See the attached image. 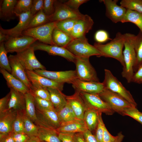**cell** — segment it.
I'll use <instances>...</instances> for the list:
<instances>
[{
    "mask_svg": "<svg viewBox=\"0 0 142 142\" xmlns=\"http://www.w3.org/2000/svg\"><path fill=\"white\" fill-rule=\"evenodd\" d=\"M125 36L120 32H117L115 38L105 44L95 43L94 45L99 51L102 56L111 58L118 60L125 66L123 49L124 46Z\"/></svg>",
    "mask_w": 142,
    "mask_h": 142,
    "instance_id": "6da1fadb",
    "label": "cell"
},
{
    "mask_svg": "<svg viewBox=\"0 0 142 142\" xmlns=\"http://www.w3.org/2000/svg\"><path fill=\"white\" fill-rule=\"evenodd\" d=\"M125 36L124 50L123 52L125 66L123 68L121 74L128 83L131 82L134 73L133 68L136 60V55L135 49L136 36L126 33Z\"/></svg>",
    "mask_w": 142,
    "mask_h": 142,
    "instance_id": "7a4b0ae2",
    "label": "cell"
},
{
    "mask_svg": "<svg viewBox=\"0 0 142 142\" xmlns=\"http://www.w3.org/2000/svg\"><path fill=\"white\" fill-rule=\"evenodd\" d=\"M65 48L76 57L89 58L93 56H102L97 48L89 43L86 37L73 39Z\"/></svg>",
    "mask_w": 142,
    "mask_h": 142,
    "instance_id": "3957f363",
    "label": "cell"
},
{
    "mask_svg": "<svg viewBox=\"0 0 142 142\" xmlns=\"http://www.w3.org/2000/svg\"><path fill=\"white\" fill-rule=\"evenodd\" d=\"M104 72V79L102 83L105 88L120 95L133 107L136 108L137 104L130 92L126 89L110 70L105 69Z\"/></svg>",
    "mask_w": 142,
    "mask_h": 142,
    "instance_id": "277c9868",
    "label": "cell"
},
{
    "mask_svg": "<svg viewBox=\"0 0 142 142\" xmlns=\"http://www.w3.org/2000/svg\"><path fill=\"white\" fill-rule=\"evenodd\" d=\"M56 22H50L37 27L26 29L23 35L29 36L39 40L42 43L55 45L52 39L54 30L56 28Z\"/></svg>",
    "mask_w": 142,
    "mask_h": 142,
    "instance_id": "5b68a950",
    "label": "cell"
},
{
    "mask_svg": "<svg viewBox=\"0 0 142 142\" xmlns=\"http://www.w3.org/2000/svg\"><path fill=\"white\" fill-rule=\"evenodd\" d=\"M98 94L103 100L108 104L115 112L122 115L125 110L134 107L123 97L108 89L105 88Z\"/></svg>",
    "mask_w": 142,
    "mask_h": 142,
    "instance_id": "8992f818",
    "label": "cell"
},
{
    "mask_svg": "<svg viewBox=\"0 0 142 142\" xmlns=\"http://www.w3.org/2000/svg\"><path fill=\"white\" fill-rule=\"evenodd\" d=\"M74 63L78 79L85 81L99 82L96 72L90 62L89 58L76 57Z\"/></svg>",
    "mask_w": 142,
    "mask_h": 142,
    "instance_id": "52a82bcc",
    "label": "cell"
},
{
    "mask_svg": "<svg viewBox=\"0 0 142 142\" xmlns=\"http://www.w3.org/2000/svg\"><path fill=\"white\" fill-rule=\"evenodd\" d=\"M79 92L87 109H93L108 115H111L115 112L108 104L103 100L98 94Z\"/></svg>",
    "mask_w": 142,
    "mask_h": 142,
    "instance_id": "ba28073f",
    "label": "cell"
},
{
    "mask_svg": "<svg viewBox=\"0 0 142 142\" xmlns=\"http://www.w3.org/2000/svg\"><path fill=\"white\" fill-rule=\"evenodd\" d=\"M37 125L56 130L61 124L57 112L54 109L40 110L36 109Z\"/></svg>",
    "mask_w": 142,
    "mask_h": 142,
    "instance_id": "9c48e42d",
    "label": "cell"
},
{
    "mask_svg": "<svg viewBox=\"0 0 142 142\" xmlns=\"http://www.w3.org/2000/svg\"><path fill=\"white\" fill-rule=\"evenodd\" d=\"M34 71L39 75L60 83L72 84L75 80L78 78L75 70L53 71L45 69H37Z\"/></svg>",
    "mask_w": 142,
    "mask_h": 142,
    "instance_id": "30bf717a",
    "label": "cell"
},
{
    "mask_svg": "<svg viewBox=\"0 0 142 142\" xmlns=\"http://www.w3.org/2000/svg\"><path fill=\"white\" fill-rule=\"evenodd\" d=\"M37 39L32 37L23 35L18 37H10L4 42L5 49L8 53L22 52L33 44Z\"/></svg>",
    "mask_w": 142,
    "mask_h": 142,
    "instance_id": "8fae6325",
    "label": "cell"
},
{
    "mask_svg": "<svg viewBox=\"0 0 142 142\" xmlns=\"http://www.w3.org/2000/svg\"><path fill=\"white\" fill-rule=\"evenodd\" d=\"M34 51L31 46L22 52L17 53V57L26 71H34L37 69H46L37 59Z\"/></svg>",
    "mask_w": 142,
    "mask_h": 142,
    "instance_id": "7c38bea8",
    "label": "cell"
},
{
    "mask_svg": "<svg viewBox=\"0 0 142 142\" xmlns=\"http://www.w3.org/2000/svg\"><path fill=\"white\" fill-rule=\"evenodd\" d=\"M54 5V13L49 17L50 22L60 21L69 18H79L83 14L79 10L71 8L64 2L55 0Z\"/></svg>",
    "mask_w": 142,
    "mask_h": 142,
    "instance_id": "4fadbf2b",
    "label": "cell"
},
{
    "mask_svg": "<svg viewBox=\"0 0 142 142\" xmlns=\"http://www.w3.org/2000/svg\"><path fill=\"white\" fill-rule=\"evenodd\" d=\"M34 50L45 51L49 54L62 57L68 61L74 63L76 57L65 47L42 43H34L31 45Z\"/></svg>",
    "mask_w": 142,
    "mask_h": 142,
    "instance_id": "5bb4252c",
    "label": "cell"
},
{
    "mask_svg": "<svg viewBox=\"0 0 142 142\" xmlns=\"http://www.w3.org/2000/svg\"><path fill=\"white\" fill-rule=\"evenodd\" d=\"M106 9V16L113 22H122L127 9L120 5H118L117 0H102Z\"/></svg>",
    "mask_w": 142,
    "mask_h": 142,
    "instance_id": "9a60e30c",
    "label": "cell"
},
{
    "mask_svg": "<svg viewBox=\"0 0 142 142\" xmlns=\"http://www.w3.org/2000/svg\"><path fill=\"white\" fill-rule=\"evenodd\" d=\"M94 23V21L90 16L83 14L75 23L71 36L73 39L86 37L85 34L92 29Z\"/></svg>",
    "mask_w": 142,
    "mask_h": 142,
    "instance_id": "2e32d148",
    "label": "cell"
},
{
    "mask_svg": "<svg viewBox=\"0 0 142 142\" xmlns=\"http://www.w3.org/2000/svg\"><path fill=\"white\" fill-rule=\"evenodd\" d=\"M19 17V22L16 26L8 29L3 28L1 26L0 31L10 37H18L23 36V32L26 29L32 18L30 11L16 16Z\"/></svg>",
    "mask_w": 142,
    "mask_h": 142,
    "instance_id": "e0dca14e",
    "label": "cell"
},
{
    "mask_svg": "<svg viewBox=\"0 0 142 142\" xmlns=\"http://www.w3.org/2000/svg\"><path fill=\"white\" fill-rule=\"evenodd\" d=\"M12 75L23 82L29 89L32 83L27 76L26 70L16 55H10L8 57Z\"/></svg>",
    "mask_w": 142,
    "mask_h": 142,
    "instance_id": "ac0fdd59",
    "label": "cell"
},
{
    "mask_svg": "<svg viewBox=\"0 0 142 142\" xmlns=\"http://www.w3.org/2000/svg\"><path fill=\"white\" fill-rule=\"evenodd\" d=\"M72 84L75 91L88 93L99 94L105 88L103 83L84 81L78 78Z\"/></svg>",
    "mask_w": 142,
    "mask_h": 142,
    "instance_id": "d6986e66",
    "label": "cell"
},
{
    "mask_svg": "<svg viewBox=\"0 0 142 142\" xmlns=\"http://www.w3.org/2000/svg\"><path fill=\"white\" fill-rule=\"evenodd\" d=\"M66 98L67 103L73 110L76 118L83 119L87 108L79 92L75 91L73 94L70 96L66 95Z\"/></svg>",
    "mask_w": 142,
    "mask_h": 142,
    "instance_id": "ffe728a7",
    "label": "cell"
},
{
    "mask_svg": "<svg viewBox=\"0 0 142 142\" xmlns=\"http://www.w3.org/2000/svg\"><path fill=\"white\" fill-rule=\"evenodd\" d=\"M88 129L83 120L77 118L70 121L61 123L59 127L56 130L58 133H83Z\"/></svg>",
    "mask_w": 142,
    "mask_h": 142,
    "instance_id": "44dd1931",
    "label": "cell"
},
{
    "mask_svg": "<svg viewBox=\"0 0 142 142\" xmlns=\"http://www.w3.org/2000/svg\"><path fill=\"white\" fill-rule=\"evenodd\" d=\"M17 111L10 109L0 113V134H8L12 131V127Z\"/></svg>",
    "mask_w": 142,
    "mask_h": 142,
    "instance_id": "7402d4cb",
    "label": "cell"
},
{
    "mask_svg": "<svg viewBox=\"0 0 142 142\" xmlns=\"http://www.w3.org/2000/svg\"><path fill=\"white\" fill-rule=\"evenodd\" d=\"M28 78L31 83H37L47 88L57 89L62 91L64 84L55 82L35 73L34 71H26Z\"/></svg>",
    "mask_w": 142,
    "mask_h": 142,
    "instance_id": "603a6c76",
    "label": "cell"
},
{
    "mask_svg": "<svg viewBox=\"0 0 142 142\" xmlns=\"http://www.w3.org/2000/svg\"><path fill=\"white\" fill-rule=\"evenodd\" d=\"M0 72L6 80L8 87L24 94L30 92V89L23 82L7 71L0 68Z\"/></svg>",
    "mask_w": 142,
    "mask_h": 142,
    "instance_id": "cb8c5ba5",
    "label": "cell"
},
{
    "mask_svg": "<svg viewBox=\"0 0 142 142\" xmlns=\"http://www.w3.org/2000/svg\"><path fill=\"white\" fill-rule=\"evenodd\" d=\"M10 89L11 95L7 110L10 109L17 111L25 110L26 101L24 94L12 88Z\"/></svg>",
    "mask_w": 142,
    "mask_h": 142,
    "instance_id": "d4e9b609",
    "label": "cell"
},
{
    "mask_svg": "<svg viewBox=\"0 0 142 142\" xmlns=\"http://www.w3.org/2000/svg\"><path fill=\"white\" fill-rule=\"evenodd\" d=\"M0 3V17L3 20L8 21L16 16L14 8L17 0H3Z\"/></svg>",
    "mask_w": 142,
    "mask_h": 142,
    "instance_id": "484cf974",
    "label": "cell"
},
{
    "mask_svg": "<svg viewBox=\"0 0 142 142\" xmlns=\"http://www.w3.org/2000/svg\"><path fill=\"white\" fill-rule=\"evenodd\" d=\"M50 96V100L55 110L58 112L66 104L67 100L66 95L62 91L56 88H47Z\"/></svg>",
    "mask_w": 142,
    "mask_h": 142,
    "instance_id": "4316f807",
    "label": "cell"
},
{
    "mask_svg": "<svg viewBox=\"0 0 142 142\" xmlns=\"http://www.w3.org/2000/svg\"><path fill=\"white\" fill-rule=\"evenodd\" d=\"M37 137L41 141L45 142H62L56 130L39 127Z\"/></svg>",
    "mask_w": 142,
    "mask_h": 142,
    "instance_id": "83f0119b",
    "label": "cell"
},
{
    "mask_svg": "<svg viewBox=\"0 0 142 142\" xmlns=\"http://www.w3.org/2000/svg\"><path fill=\"white\" fill-rule=\"evenodd\" d=\"M99 113V112L91 109H87L85 112L83 120L88 129L92 132L95 131L97 128Z\"/></svg>",
    "mask_w": 142,
    "mask_h": 142,
    "instance_id": "f1b7e54d",
    "label": "cell"
},
{
    "mask_svg": "<svg viewBox=\"0 0 142 142\" xmlns=\"http://www.w3.org/2000/svg\"><path fill=\"white\" fill-rule=\"evenodd\" d=\"M52 39L55 45L64 47L73 39L71 36L56 28L53 31Z\"/></svg>",
    "mask_w": 142,
    "mask_h": 142,
    "instance_id": "f546056e",
    "label": "cell"
},
{
    "mask_svg": "<svg viewBox=\"0 0 142 142\" xmlns=\"http://www.w3.org/2000/svg\"><path fill=\"white\" fill-rule=\"evenodd\" d=\"M24 95L26 101V113L33 122L37 125L34 97L30 92Z\"/></svg>",
    "mask_w": 142,
    "mask_h": 142,
    "instance_id": "4dcf8cb0",
    "label": "cell"
},
{
    "mask_svg": "<svg viewBox=\"0 0 142 142\" xmlns=\"http://www.w3.org/2000/svg\"><path fill=\"white\" fill-rule=\"evenodd\" d=\"M135 49L136 58L133 68L134 73L142 66V33L140 31L136 36Z\"/></svg>",
    "mask_w": 142,
    "mask_h": 142,
    "instance_id": "1f68e13d",
    "label": "cell"
},
{
    "mask_svg": "<svg viewBox=\"0 0 142 142\" xmlns=\"http://www.w3.org/2000/svg\"><path fill=\"white\" fill-rule=\"evenodd\" d=\"M24 122V133L30 137L37 136L39 126L35 124L27 115L26 110L22 111Z\"/></svg>",
    "mask_w": 142,
    "mask_h": 142,
    "instance_id": "d6a6232c",
    "label": "cell"
},
{
    "mask_svg": "<svg viewBox=\"0 0 142 142\" xmlns=\"http://www.w3.org/2000/svg\"><path fill=\"white\" fill-rule=\"evenodd\" d=\"M127 22H131L135 24L142 33V13L127 9L125 14L121 23Z\"/></svg>",
    "mask_w": 142,
    "mask_h": 142,
    "instance_id": "836d02e7",
    "label": "cell"
},
{
    "mask_svg": "<svg viewBox=\"0 0 142 142\" xmlns=\"http://www.w3.org/2000/svg\"><path fill=\"white\" fill-rule=\"evenodd\" d=\"M50 22L49 17L45 14L42 9L32 17L26 29L40 26Z\"/></svg>",
    "mask_w": 142,
    "mask_h": 142,
    "instance_id": "e575fe53",
    "label": "cell"
},
{
    "mask_svg": "<svg viewBox=\"0 0 142 142\" xmlns=\"http://www.w3.org/2000/svg\"><path fill=\"white\" fill-rule=\"evenodd\" d=\"M31 83L30 91L34 97L50 101V94L47 88L37 83Z\"/></svg>",
    "mask_w": 142,
    "mask_h": 142,
    "instance_id": "d590c367",
    "label": "cell"
},
{
    "mask_svg": "<svg viewBox=\"0 0 142 142\" xmlns=\"http://www.w3.org/2000/svg\"><path fill=\"white\" fill-rule=\"evenodd\" d=\"M57 112L61 124L77 118L73 110L67 102L65 105Z\"/></svg>",
    "mask_w": 142,
    "mask_h": 142,
    "instance_id": "8d00e7d4",
    "label": "cell"
},
{
    "mask_svg": "<svg viewBox=\"0 0 142 142\" xmlns=\"http://www.w3.org/2000/svg\"><path fill=\"white\" fill-rule=\"evenodd\" d=\"M79 18H69L57 21L56 28L71 36L74 26Z\"/></svg>",
    "mask_w": 142,
    "mask_h": 142,
    "instance_id": "74e56055",
    "label": "cell"
},
{
    "mask_svg": "<svg viewBox=\"0 0 142 142\" xmlns=\"http://www.w3.org/2000/svg\"><path fill=\"white\" fill-rule=\"evenodd\" d=\"M120 4L127 9L142 13V0H122Z\"/></svg>",
    "mask_w": 142,
    "mask_h": 142,
    "instance_id": "f35d334b",
    "label": "cell"
},
{
    "mask_svg": "<svg viewBox=\"0 0 142 142\" xmlns=\"http://www.w3.org/2000/svg\"><path fill=\"white\" fill-rule=\"evenodd\" d=\"M7 52L4 46V42L0 43V68L11 73V69L9 64Z\"/></svg>",
    "mask_w": 142,
    "mask_h": 142,
    "instance_id": "ab89813d",
    "label": "cell"
},
{
    "mask_svg": "<svg viewBox=\"0 0 142 142\" xmlns=\"http://www.w3.org/2000/svg\"><path fill=\"white\" fill-rule=\"evenodd\" d=\"M32 3V0L17 1L14 8V13L16 16L30 11Z\"/></svg>",
    "mask_w": 142,
    "mask_h": 142,
    "instance_id": "60d3db41",
    "label": "cell"
},
{
    "mask_svg": "<svg viewBox=\"0 0 142 142\" xmlns=\"http://www.w3.org/2000/svg\"><path fill=\"white\" fill-rule=\"evenodd\" d=\"M23 111H17V115L12 127V132L14 133H24V122Z\"/></svg>",
    "mask_w": 142,
    "mask_h": 142,
    "instance_id": "b9f144b4",
    "label": "cell"
},
{
    "mask_svg": "<svg viewBox=\"0 0 142 142\" xmlns=\"http://www.w3.org/2000/svg\"><path fill=\"white\" fill-rule=\"evenodd\" d=\"M34 97L36 109L40 110L49 109L55 110L54 107L50 101L36 97Z\"/></svg>",
    "mask_w": 142,
    "mask_h": 142,
    "instance_id": "7bdbcfd3",
    "label": "cell"
},
{
    "mask_svg": "<svg viewBox=\"0 0 142 142\" xmlns=\"http://www.w3.org/2000/svg\"><path fill=\"white\" fill-rule=\"evenodd\" d=\"M102 113L99 112L97 126L94 135L98 142H103L104 126L105 125L102 116Z\"/></svg>",
    "mask_w": 142,
    "mask_h": 142,
    "instance_id": "ee69618b",
    "label": "cell"
},
{
    "mask_svg": "<svg viewBox=\"0 0 142 142\" xmlns=\"http://www.w3.org/2000/svg\"><path fill=\"white\" fill-rule=\"evenodd\" d=\"M123 115L129 116L142 124V113L136 108L132 107L127 109L124 112Z\"/></svg>",
    "mask_w": 142,
    "mask_h": 142,
    "instance_id": "f6af8a7d",
    "label": "cell"
},
{
    "mask_svg": "<svg viewBox=\"0 0 142 142\" xmlns=\"http://www.w3.org/2000/svg\"><path fill=\"white\" fill-rule=\"evenodd\" d=\"M43 10L45 14L50 17L54 14V3L55 0H44Z\"/></svg>",
    "mask_w": 142,
    "mask_h": 142,
    "instance_id": "bcb514c9",
    "label": "cell"
},
{
    "mask_svg": "<svg viewBox=\"0 0 142 142\" xmlns=\"http://www.w3.org/2000/svg\"><path fill=\"white\" fill-rule=\"evenodd\" d=\"M94 39L97 43H102L109 40H111L107 32L104 30H99L95 33Z\"/></svg>",
    "mask_w": 142,
    "mask_h": 142,
    "instance_id": "7dc6e473",
    "label": "cell"
},
{
    "mask_svg": "<svg viewBox=\"0 0 142 142\" xmlns=\"http://www.w3.org/2000/svg\"><path fill=\"white\" fill-rule=\"evenodd\" d=\"M44 1L43 0H33L32 4L30 11L32 17L38 12L43 9Z\"/></svg>",
    "mask_w": 142,
    "mask_h": 142,
    "instance_id": "c3c4849f",
    "label": "cell"
},
{
    "mask_svg": "<svg viewBox=\"0 0 142 142\" xmlns=\"http://www.w3.org/2000/svg\"><path fill=\"white\" fill-rule=\"evenodd\" d=\"M87 0H69L64 3L71 8L76 11H79V7L83 4L87 2Z\"/></svg>",
    "mask_w": 142,
    "mask_h": 142,
    "instance_id": "681fc988",
    "label": "cell"
},
{
    "mask_svg": "<svg viewBox=\"0 0 142 142\" xmlns=\"http://www.w3.org/2000/svg\"><path fill=\"white\" fill-rule=\"evenodd\" d=\"M11 95V94L10 91L5 96L0 99V113L7 110Z\"/></svg>",
    "mask_w": 142,
    "mask_h": 142,
    "instance_id": "f907efd6",
    "label": "cell"
},
{
    "mask_svg": "<svg viewBox=\"0 0 142 142\" xmlns=\"http://www.w3.org/2000/svg\"><path fill=\"white\" fill-rule=\"evenodd\" d=\"M75 134L67 132L58 133V135L62 142H74L73 137Z\"/></svg>",
    "mask_w": 142,
    "mask_h": 142,
    "instance_id": "816d5d0a",
    "label": "cell"
},
{
    "mask_svg": "<svg viewBox=\"0 0 142 142\" xmlns=\"http://www.w3.org/2000/svg\"><path fill=\"white\" fill-rule=\"evenodd\" d=\"M12 135L15 142H26L30 138L24 133H15L12 132Z\"/></svg>",
    "mask_w": 142,
    "mask_h": 142,
    "instance_id": "f5cc1de1",
    "label": "cell"
},
{
    "mask_svg": "<svg viewBox=\"0 0 142 142\" xmlns=\"http://www.w3.org/2000/svg\"><path fill=\"white\" fill-rule=\"evenodd\" d=\"M131 82L142 84V66L134 73Z\"/></svg>",
    "mask_w": 142,
    "mask_h": 142,
    "instance_id": "db71d44e",
    "label": "cell"
},
{
    "mask_svg": "<svg viewBox=\"0 0 142 142\" xmlns=\"http://www.w3.org/2000/svg\"><path fill=\"white\" fill-rule=\"evenodd\" d=\"M116 138V136H113L109 133L104 125V126L103 142H114Z\"/></svg>",
    "mask_w": 142,
    "mask_h": 142,
    "instance_id": "11a10c76",
    "label": "cell"
},
{
    "mask_svg": "<svg viewBox=\"0 0 142 142\" xmlns=\"http://www.w3.org/2000/svg\"><path fill=\"white\" fill-rule=\"evenodd\" d=\"M83 134L86 142H98L94 135L89 130H86Z\"/></svg>",
    "mask_w": 142,
    "mask_h": 142,
    "instance_id": "9f6ffc18",
    "label": "cell"
},
{
    "mask_svg": "<svg viewBox=\"0 0 142 142\" xmlns=\"http://www.w3.org/2000/svg\"><path fill=\"white\" fill-rule=\"evenodd\" d=\"M0 142H15L12 135V131L8 134H0Z\"/></svg>",
    "mask_w": 142,
    "mask_h": 142,
    "instance_id": "6f0895ef",
    "label": "cell"
},
{
    "mask_svg": "<svg viewBox=\"0 0 142 142\" xmlns=\"http://www.w3.org/2000/svg\"><path fill=\"white\" fill-rule=\"evenodd\" d=\"M74 142H86L84 138L83 133H77L74 134Z\"/></svg>",
    "mask_w": 142,
    "mask_h": 142,
    "instance_id": "680465c9",
    "label": "cell"
},
{
    "mask_svg": "<svg viewBox=\"0 0 142 142\" xmlns=\"http://www.w3.org/2000/svg\"><path fill=\"white\" fill-rule=\"evenodd\" d=\"M10 37L8 35L0 31V43L6 41Z\"/></svg>",
    "mask_w": 142,
    "mask_h": 142,
    "instance_id": "91938a15",
    "label": "cell"
},
{
    "mask_svg": "<svg viewBox=\"0 0 142 142\" xmlns=\"http://www.w3.org/2000/svg\"><path fill=\"white\" fill-rule=\"evenodd\" d=\"M116 136V138L114 142H121L124 137V136L121 132L118 133Z\"/></svg>",
    "mask_w": 142,
    "mask_h": 142,
    "instance_id": "94428289",
    "label": "cell"
},
{
    "mask_svg": "<svg viewBox=\"0 0 142 142\" xmlns=\"http://www.w3.org/2000/svg\"><path fill=\"white\" fill-rule=\"evenodd\" d=\"M39 139L37 136L30 137L26 142H39Z\"/></svg>",
    "mask_w": 142,
    "mask_h": 142,
    "instance_id": "6125c7cd",
    "label": "cell"
},
{
    "mask_svg": "<svg viewBox=\"0 0 142 142\" xmlns=\"http://www.w3.org/2000/svg\"><path fill=\"white\" fill-rule=\"evenodd\" d=\"M39 142H45V141H40V140H39Z\"/></svg>",
    "mask_w": 142,
    "mask_h": 142,
    "instance_id": "be15d7a7",
    "label": "cell"
}]
</instances>
